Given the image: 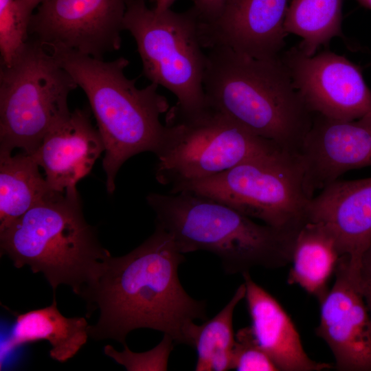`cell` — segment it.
Masks as SVG:
<instances>
[{"label": "cell", "instance_id": "6da1fadb", "mask_svg": "<svg viewBox=\"0 0 371 371\" xmlns=\"http://www.w3.org/2000/svg\"><path fill=\"white\" fill-rule=\"evenodd\" d=\"M172 236L161 227L128 254L106 258L95 282L80 296L87 317L99 311L89 335L126 344L128 334L150 328L188 344L195 319L206 320V302L190 296L178 276L184 261Z\"/></svg>", "mask_w": 371, "mask_h": 371}, {"label": "cell", "instance_id": "7a4b0ae2", "mask_svg": "<svg viewBox=\"0 0 371 371\" xmlns=\"http://www.w3.org/2000/svg\"><path fill=\"white\" fill-rule=\"evenodd\" d=\"M207 50V105L284 151L298 154L315 113L295 87L281 56L258 59L224 47Z\"/></svg>", "mask_w": 371, "mask_h": 371}, {"label": "cell", "instance_id": "3957f363", "mask_svg": "<svg viewBox=\"0 0 371 371\" xmlns=\"http://www.w3.org/2000/svg\"><path fill=\"white\" fill-rule=\"evenodd\" d=\"M47 49L87 97L104 144L106 190L113 194L117 172L126 160L158 151L166 128L160 117L170 109L168 100L154 83L138 88L136 80L125 75L129 61L124 57L104 61L63 47Z\"/></svg>", "mask_w": 371, "mask_h": 371}, {"label": "cell", "instance_id": "277c9868", "mask_svg": "<svg viewBox=\"0 0 371 371\" xmlns=\"http://www.w3.org/2000/svg\"><path fill=\"white\" fill-rule=\"evenodd\" d=\"M0 250L16 268L42 273L54 293L63 284L79 297L111 256L87 222L76 188L54 191L0 231Z\"/></svg>", "mask_w": 371, "mask_h": 371}, {"label": "cell", "instance_id": "5b68a950", "mask_svg": "<svg viewBox=\"0 0 371 371\" xmlns=\"http://www.w3.org/2000/svg\"><path fill=\"white\" fill-rule=\"evenodd\" d=\"M146 201L155 214V225L172 236L181 253H212L228 274L290 263L297 234L258 224L223 203L190 192H151Z\"/></svg>", "mask_w": 371, "mask_h": 371}, {"label": "cell", "instance_id": "8992f818", "mask_svg": "<svg viewBox=\"0 0 371 371\" xmlns=\"http://www.w3.org/2000/svg\"><path fill=\"white\" fill-rule=\"evenodd\" d=\"M71 75L38 41L29 40L0 67V153L34 154L45 135L71 112Z\"/></svg>", "mask_w": 371, "mask_h": 371}, {"label": "cell", "instance_id": "52a82bcc", "mask_svg": "<svg viewBox=\"0 0 371 371\" xmlns=\"http://www.w3.org/2000/svg\"><path fill=\"white\" fill-rule=\"evenodd\" d=\"M124 30L136 43L145 77L176 96L169 112L189 115L207 106L203 88L207 56L199 22L190 9L156 12L145 0H128Z\"/></svg>", "mask_w": 371, "mask_h": 371}, {"label": "cell", "instance_id": "ba28073f", "mask_svg": "<svg viewBox=\"0 0 371 371\" xmlns=\"http://www.w3.org/2000/svg\"><path fill=\"white\" fill-rule=\"evenodd\" d=\"M223 203L280 231L296 235L313 195L298 154L284 150L254 158L201 180L171 187Z\"/></svg>", "mask_w": 371, "mask_h": 371}, {"label": "cell", "instance_id": "9c48e42d", "mask_svg": "<svg viewBox=\"0 0 371 371\" xmlns=\"http://www.w3.org/2000/svg\"><path fill=\"white\" fill-rule=\"evenodd\" d=\"M155 154L156 180L173 187L226 171L246 161L284 150L207 106L189 115L166 113Z\"/></svg>", "mask_w": 371, "mask_h": 371}, {"label": "cell", "instance_id": "30bf717a", "mask_svg": "<svg viewBox=\"0 0 371 371\" xmlns=\"http://www.w3.org/2000/svg\"><path fill=\"white\" fill-rule=\"evenodd\" d=\"M128 0H44L33 13L30 37L98 59L118 50Z\"/></svg>", "mask_w": 371, "mask_h": 371}, {"label": "cell", "instance_id": "8fae6325", "mask_svg": "<svg viewBox=\"0 0 371 371\" xmlns=\"http://www.w3.org/2000/svg\"><path fill=\"white\" fill-rule=\"evenodd\" d=\"M281 58L313 113L340 120L371 117V90L346 58L329 51L308 56L293 47Z\"/></svg>", "mask_w": 371, "mask_h": 371}, {"label": "cell", "instance_id": "7c38bea8", "mask_svg": "<svg viewBox=\"0 0 371 371\" xmlns=\"http://www.w3.org/2000/svg\"><path fill=\"white\" fill-rule=\"evenodd\" d=\"M333 286L319 302L315 329L330 349L339 371H371V320L360 292L358 277L341 256Z\"/></svg>", "mask_w": 371, "mask_h": 371}, {"label": "cell", "instance_id": "4fadbf2b", "mask_svg": "<svg viewBox=\"0 0 371 371\" xmlns=\"http://www.w3.org/2000/svg\"><path fill=\"white\" fill-rule=\"evenodd\" d=\"M287 0H228L212 21L199 23L205 49L219 46L258 59L282 55Z\"/></svg>", "mask_w": 371, "mask_h": 371}, {"label": "cell", "instance_id": "5bb4252c", "mask_svg": "<svg viewBox=\"0 0 371 371\" xmlns=\"http://www.w3.org/2000/svg\"><path fill=\"white\" fill-rule=\"evenodd\" d=\"M298 155L314 196L344 173L371 166V117L340 120L315 113Z\"/></svg>", "mask_w": 371, "mask_h": 371}, {"label": "cell", "instance_id": "9a60e30c", "mask_svg": "<svg viewBox=\"0 0 371 371\" xmlns=\"http://www.w3.org/2000/svg\"><path fill=\"white\" fill-rule=\"evenodd\" d=\"M306 222L320 225L333 237L340 256L358 274L371 245V177L337 179L324 187L310 200Z\"/></svg>", "mask_w": 371, "mask_h": 371}, {"label": "cell", "instance_id": "2e32d148", "mask_svg": "<svg viewBox=\"0 0 371 371\" xmlns=\"http://www.w3.org/2000/svg\"><path fill=\"white\" fill-rule=\"evenodd\" d=\"M91 113L90 108L71 111L49 131L32 154L56 192L76 188L105 150L99 131L92 124Z\"/></svg>", "mask_w": 371, "mask_h": 371}, {"label": "cell", "instance_id": "e0dca14e", "mask_svg": "<svg viewBox=\"0 0 371 371\" xmlns=\"http://www.w3.org/2000/svg\"><path fill=\"white\" fill-rule=\"evenodd\" d=\"M242 276L251 333L278 370L321 371L333 368L329 363L317 362L308 357L295 324L281 304L254 281L249 271Z\"/></svg>", "mask_w": 371, "mask_h": 371}, {"label": "cell", "instance_id": "ac0fdd59", "mask_svg": "<svg viewBox=\"0 0 371 371\" xmlns=\"http://www.w3.org/2000/svg\"><path fill=\"white\" fill-rule=\"evenodd\" d=\"M89 326L83 317L64 316L57 306L54 293L49 306L17 315L9 335L1 344V362L22 345L40 340L49 343L52 359L65 362L87 343Z\"/></svg>", "mask_w": 371, "mask_h": 371}, {"label": "cell", "instance_id": "d6986e66", "mask_svg": "<svg viewBox=\"0 0 371 371\" xmlns=\"http://www.w3.org/2000/svg\"><path fill=\"white\" fill-rule=\"evenodd\" d=\"M340 257L333 237L320 225L306 222L293 243L287 282L320 302L329 290Z\"/></svg>", "mask_w": 371, "mask_h": 371}, {"label": "cell", "instance_id": "ffe728a7", "mask_svg": "<svg viewBox=\"0 0 371 371\" xmlns=\"http://www.w3.org/2000/svg\"><path fill=\"white\" fill-rule=\"evenodd\" d=\"M33 155L0 153V231L54 192Z\"/></svg>", "mask_w": 371, "mask_h": 371}, {"label": "cell", "instance_id": "44dd1931", "mask_svg": "<svg viewBox=\"0 0 371 371\" xmlns=\"http://www.w3.org/2000/svg\"><path fill=\"white\" fill-rule=\"evenodd\" d=\"M245 285L240 284L227 304L214 317L201 325H192L188 346L195 349L196 371H226L232 369L235 334L233 315L238 304L245 298Z\"/></svg>", "mask_w": 371, "mask_h": 371}, {"label": "cell", "instance_id": "7402d4cb", "mask_svg": "<svg viewBox=\"0 0 371 371\" xmlns=\"http://www.w3.org/2000/svg\"><path fill=\"white\" fill-rule=\"evenodd\" d=\"M343 0H292L284 20L286 32L300 36L299 48L314 55L318 48L341 35Z\"/></svg>", "mask_w": 371, "mask_h": 371}, {"label": "cell", "instance_id": "603a6c76", "mask_svg": "<svg viewBox=\"0 0 371 371\" xmlns=\"http://www.w3.org/2000/svg\"><path fill=\"white\" fill-rule=\"evenodd\" d=\"M32 14L19 0H0L1 64H10L29 40Z\"/></svg>", "mask_w": 371, "mask_h": 371}, {"label": "cell", "instance_id": "cb8c5ba5", "mask_svg": "<svg viewBox=\"0 0 371 371\" xmlns=\"http://www.w3.org/2000/svg\"><path fill=\"white\" fill-rule=\"evenodd\" d=\"M173 339L167 334L153 349L142 352L131 350L126 344L122 351H117L111 345H106L104 352L128 371H165L168 370L169 356L173 349Z\"/></svg>", "mask_w": 371, "mask_h": 371}, {"label": "cell", "instance_id": "d4e9b609", "mask_svg": "<svg viewBox=\"0 0 371 371\" xmlns=\"http://www.w3.org/2000/svg\"><path fill=\"white\" fill-rule=\"evenodd\" d=\"M232 369L238 371H278L270 357L255 340L249 326L235 334Z\"/></svg>", "mask_w": 371, "mask_h": 371}, {"label": "cell", "instance_id": "484cf974", "mask_svg": "<svg viewBox=\"0 0 371 371\" xmlns=\"http://www.w3.org/2000/svg\"><path fill=\"white\" fill-rule=\"evenodd\" d=\"M228 0H194L190 11L199 24L214 21L222 12Z\"/></svg>", "mask_w": 371, "mask_h": 371}, {"label": "cell", "instance_id": "4316f807", "mask_svg": "<svg viewBox=\"0 0 371 371\" xmlns=\"http://www.w3.org/2000/svg\"><path fill=\"white\" fill-rule=\"evenodd\" d=\"M358 284L371 320V245L361 258L358 273Z\"/></svg>", "mask_w": 371, "mask_h": 371}, {"label": "cell", "instance_id": "83f0119b", "mask_svg": "<svg viewBox=\"0 0 371 371\" xmlns=\"http://www.w3.org/2000/svg\"><path fill=\"white\" fill-rule=\"evenodd\" d=\"M177 0H155L154 10L163 12L171 9V6Z\"/></svg>", "mask_w": 371, "mask_h": 371}, {"label": "cell", "instance_id": "f1b7e54d", "mask_svg": "<svg viewBox=\"0 0 371 371\" xmlns=\"http://www.w3.org/2000/svg\"><path fill=\"white\" fill-rule=\"evenodd\" d=\"M26 8L31 12L34 13V10L37 8L44 0H19Z\"/></svg>", "mask_w": 371, "mask_h": 371}, {"label": "cell", "instance_id": "f546056e", "mask_svg": "<svg viewBox=\"0 0 371 371\" xmlns=\"http://www.w3.org/2000/svg\"><path fill=\"white\" fill-rule=\"evenodd\" d=\"M362 6L371 9V0H357Z\"/></svg>", "mask_w": 371, "mask_h": 371}]
</instances>
